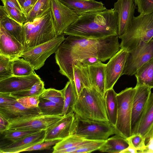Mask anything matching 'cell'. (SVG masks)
Listing matches in <instances>:
<instances>
[{
  "label": "cell",
  "instance_id": "cell-1",
  "mask_svg": "<svg viewBox=\"0 0 153 153\" xmlns=\"http://www.w3.org/2000/svg\"><path fill=\"white\" fill-rule=\"evenodd\" d=\"M118 38V35L96 39L68 36L55 53L59 72L69 80H74L75 61L96 57L105 62L120 49Z\"/></svg>",
  "mask_w": 153,
  "mask_h": 153
},
{
  "label": "cell",
  "instance_id": "cell-2",
  "mask_svg": "<svg viewBox=\"0 0 153 153\" xmlns=\"http://www.w3.org/2000/svg\"><path fill=\"white\" fill-rule=\"evenodd\" d=\"M117 22L113 8L88 13L79 16L63 34L91 39L117 35Z\"/></svg>",
  "mask_w": 153,
  "mask_h": 153
},
{
  "label": "cell",
  "instance_id": "cell-3",
  "mask_svg": "<svg viewBox=\"0 0 153 153\" xmlns=\"http://www.w3.org/2000/svg\"><path fill=\"white\" fill-rule=\"evenodd\" d=\"M24 52L49 41L57 35L51 8L23 25Z\"/></svg>",
  "mask_w": 153,
  "mask_h": 153
},
{
  "label": "cell",
  "instance_id": "cell-4",
  "mask_svg": "<svg viewBox=\"0 0 153 153\" xmlns=\"http://www.w3.org/2000/svg\"><path fill=\"white\" fill-rule=\"evenodd\" d=\"M76 117L84 120L109 122L104 96L93 87L84 88L73 109Z\"/></svg>",
  "mask_w": 153,
  "mask_h": 153
},
{
  "label": "cell",
  "instance_id": "cell-5",
  "mask_svg": "<svg viewBox=\"0 0 153 153\" xmlns=\"http://www.w3.org/2000/svg\"><path fill=\"white\" fill-rule=\"evenodd\" d=\"M153 17V12L149 14H140L134 17L131 25L126 33L119 38L121 39L120 49L128 52L136 47L141 42H148L153 39V28L148 25Z\"/></svg>",
  "mask_w": 153,
  "mask_h": 153
},
{
  "label": "cell",
  "instance_id": "cell-6",
  "mask_svg": "<svg viewBox=\"0 0 153 153\" xmlns=\"http://www.w3.org/2000/svg\"><path fill=\"white\" fill-rule=\"evenodd\" d=\"M136 88H127L117 94L118 109L115 134L127 139L131 135L132 109Z\"/></svg>",
  "mask_w": 153,
  "mask_h": 153
},
{
  "label": "cell",
  "instance_id": "cell-7",
  "mask_svg": "<svg viewBox=\"0 0 153 153\" xmlns=\"http://www.w3.org/2000/svg\"><path fill=\"white\" fill-rule=\"evenodd\" d=\"M76 117L75 134L86 139L106 140L110 136L115 134V126L109 122L84 120Z\"/></svg>",
  "mask_w": 153,
  "mask_h": 153
},
{
  "label": "cell",
  "instance_id": "cell-8",
  "mask_svg": "<svg viewBox=\"0 0 153 153\" xmlns=\"http://www.w3.org/2000/svg\"><path fill=\"white\" fill-rule=\"evenodd\" d=\"M65 38L63 34L56 38L23 53L21 57L28 61L34 70L40 69L47 59L56 52Z\"/></svg>",
  "mask_w": 153,
  "mask_h": 153
},
{
  "label": "cell",
  "instance_id": "cell-9",
  "mask_svg": "<svg viewBox=\"0 0 153 153\" xmlns=\"http://www.w3.org/2000/svg\"><path fill=\"white\" fill-rule=\"evenodd\" d=\"M153 58V39L148 42H140L128 55L122 75L132 76L143 64Z\"/></svg>",
  "mask_w": 153,
  "mask_h": 153
},
{
  "label": "cell",
  "instance_id": "cell-10",
  "mask_svg": "<svg viewBox=\"0 0 153 153\" xmlns=\"http://www.w3.org/2000/svg\"><path fill=\"white\" fill-rule=\"evenodd\" d=\"M64 116L39 115L9 120L7 130H47L61 119Z\"/></svg>",
  "mask_w": 153,
  "mask_h": 153
},
{
  "label": "cell",
  "instance_id": "cell-11",
  "mask_svg": "<svg viewBox=\"0 0 153 153\" xmlns=\"http://www.w3.org/2000/svg\"><path fill=\"white\" fill-rule=\"evenodd\" d=\"M136 91L134 97L131 119V135L137 133L139 124L151 94L150 87L135 86Z\"/></svg>",
  "mask_w": 153,
  "mask_h": 153
},
{
  "label": "cell",
  "instance_id": "cell-12",
  "mask_svg": "<svg viewBox=\"0 0 153 153\" xmlns=\"http://www.w3.org/2000/svg\"><path fill=\"white\" fill-rule=\"evenodd\" d=\"M128 52L120 49L106 64L105 91L113 88L122 76L126 61Z\"/></svg>",
  "mask_w": 153,
  "mask_h": 153
},
{
  "label": "cell",
  "instance_id": "cell-13",
  "mask_svg": "<svg viewBox=\"0 0 153 153\" xmlns=\"http://www.w3.org/2000/svg\"><path fill=\"white\" fill-rule=\"evenodd\" d=\"M77 119L74 112L65 115L46 130L45 141L62 140L75 134Z\"/></svg>",
  "mask_w": 153,
  "mask_h": 153
},
{
  "label": "cell",
  "instance_id": "cell-14",
  "mask_svg": "<svg viewBox=\"0 0 153 153\" xmlns=\"http://www.w3.org/2000/svg\"><path fill=\"white\" fill-rule=\"evenodd\" d=\"M51 9L58 36L63 34L79 16L59 0H52Z\"/></svg>",
  "mask_w": 153,
  "mask_h": 153
},
{
  "label": "cell",
  "instance_id": "cell-15",
  "mask_svg": "<svg viewBox=\"0 0 153 153\" xmlns=\"http://www.w3.org/2000/svg\"><path fill=\"white\" fill-rule=\"evenodd\" d=\"M114 7L117 14V35L119 38L131 26L137 8L134 0H117Z\"/></svg>",
  "mask_w": 153,
  "mask_h": 153
},
{
  "label": "cell",
  "instance_id": "cell-16",
  "mask_svg": "<svg viewBox=\"0 0 153 153\" xmlns=\"http://www.w3.org/2000/svg\"><path fill=\"white\" fill-rule=\"evenodd\" d=\"M41 80L35 73L26 76L13 75L0 81V93L10 94L27 90Z\"/></svg>",
  "mask_w": 153,
  "mask_h": 153
},
{
  "label": "cell",
  "instance_id": "cell-17",
  "mask_svg": "<svg viewBox=\"0 0 153 153\" xmlns=\"http://www.w3.org/2000/svg\"><path fill=\"white\" fill-rule=\"evenodd\" d=\"M23 52V45L0 25V54L13 60L21 57Z\"/></svg>",
  "mask_w": 153,
  "mask_h": 153
},
{
  "label": "cell",
  "instance_id": "cell-18",
  "mask_svg": "<svg viewBox=\"0 0 153 153\" xmlns=\"http://www.w3.org/2000/svg\"><path fill=\"white\" fill-rule=\"evenodd\" d=\"M46 130H42L21 140L0 147V153H18L36 144L45 141Z\"/></svg>",
  "mask_w": 153,
  "mask_h": 153
},
{
  "label": "cell",
  "instance_id": "cell-19",
  "mask_svg": "<svg viewBox=\"0 0 153 153\" xmlns=\"http://www.w3.org/2000/svg\"><path fill=\"white\" fill-rule=\"evenodd\" d=\"M137 133L145 138L146 146L153 140V93H151L149 100Z\"/></svg>",
  "mask_w": 153,
  "mask_h": 153
},
{
  "label": "cell",
  "instance_id": "cell-20",
  "mask_svg": "<svg viewBox=\"0 0 153 153\" xmlns=\"http://www.w3.org/2000/svg\"><path fill=\"white\" fill-rule=\"evenodd\" d=\"M79 16L90 12L107 9L102 2L94 0H59Z\"/></svg>",
  "mask_w": 153,
  "mask_h": 153
},
{
  "label": "cell",
  "instance_id": "cell-21",
  "mask_svg": "<svg viewBox=\"0 0 153 153\" xmlns=\"http://www.w3.org/2000/svg\"><path fill=\"white\" fill-rule=\"evenodd\" d=\"M0 114L7 120L20 117H25L41 114L39 107L26 108L17 101L7 106H0Z\"/></svg>",
  "mask_w": 153,
  "mask_h": 153
},
{
  "label": "cell",
  "instance_id": "cell-22",
  "mask_svg": "<svg viewBox=\"0 0 153 153\" xmlns=\"http://www.w3.org/2000/svg\"><path fill=\"white\" fill-rule=\"evenodd\" d=\"M91 87L104 96L105 91L106 64L101 61L88 66Z\"/></svg>",
  "mask_w": 153,
  "mask_h": 153
},
{
  "label": "cell",
  "instance_id": "cell-23",
  "mask_svg": "<svg viewBox=\"0 0 153 153\" xmlns=\"http://www.w3.org/2000/svg\"><path fill=\"white\" fill-rule=\"evenodd\" d=\"M74 81L77 96L85 87H91L88 66L82 64L79 60L75 61L73 64Z\"/></svg>",
  "mask_w": 153,
  "mask_h": 153
},
{
  "label": "cell",
  "instance_id": "cell-24",
  "mask_svg": "<svg viewBox=\"0 0 153 153\" xmlns=\"http://www.w3.org/2000/svg\"><path fill=\"white\" fill-rule=\"evenodd\" d=\"M0 25L23 45V25L9 17L4 6H0Z\"/></svg>",
  "mask_w": 153,
  "mask_h": 153
},
{
  "label": "cell",
  "instance_id": "cell-25",
  "mask_svg": "<svg viewBox=\"0 0 153 153\" xmlns=\"http://www.w3.org/2000/svg\"><path fill=\"white\" fill-rule=\"evenodd\" d=\"M64 98L62 115L73 112V109L78 97L74 80H69L62 89Z\"/></svg>",
  "mask_w": 153,
  "mask_h": 153
},
{
  "label": "cell",
  "instance_id": "cell-26",
  "mask_svg": "<svg viewBox=\"0 0 153 153\" xmlns=\"http://www.w3.org/2000/svg\"><path fill=\"white\" fill-rule=\"evenodd\" d=\"M117 94L112 88L107 90L104 96L109 122L114 126L117 123L118 109Z\"/></svg>",
  "mask_w": 153,
  "mask_h": 153
},
{
  "label": "cell",
  "instance_id": "cell-27",
  "mask_svg": "<svg viewBox=\"0 0 153 153\" xmlns=\"http://www.w3.org/2000/svg\"><path fill=\"white\" fill-rule=\"evenodd\" d=\"M129 145L126 139L116 134L106 140L98 150L102 152L120 153Z\"/></svg>",
  "mask_w": 153,
  "mask_h": 153
},
{
  "label": "cell",
  "instance_id": "cell-28",
  "mask_svg": "<svg viewBox=\"0 0 153 153\" xmlns=\"http://www.w3.org/2000/svg\"><path fill=\"white\" fill-rule=\"evenodd\" d=\"M134 74L137 80L136 86L153 88V58L141 66Z\"/></svg>",
  "mask_w": 153,
  "mask_h": 153
},
{
  "label": "cell",
  "instance_id": "cell-29",
  "mask_svg": "<svg viewBox=\"0 0 153 153\" xmlns=\"http://www.w3.org/2000/svg\"><path fill=\"white\" fill-rule=\"evenodd\" d=\"M92 140H87L74 134L63 139L53 147L52 153H56L58 151L71 148L76 146L89 142Z\"/></svg>",
  "mask_w": 153,
  "mask_h": 153
},
{
  "label": "cell",
  "instance_id": "cell-30",
  "mask_svg": "<svg viewBox=\"0 0 153 153\" xmlns=\"http://www.w3.org/2000/svg\"><path fill=\"white\" fill-rule=\"evenodd\" d=\"M38 107L41 115L48 116L62 115L64 106L59 105L39 96Z\"/></svg>",
  "mask_w": 153,
  "mask_h": 153
},
{
  "label": "cell",
  "instance_id": "cell-31",
  "mask_svg": "<svg viewBox=\"0 0 153 153\" xmlns=\"http://www.w3.org/2000/svg\"><path fill=\"white\" fill-rule=\"evenodd\" d=\"M41 130H7L1 134H2V139L6 141V143L0 146L16 142L29 135L35 133Z\"/></svg>",
  "mask_w": 153,
  "mask_h": 153
},
{
  "label": "cell",
  "instance_id": "cell-32",
  "mask_svg": "<svg viewBox=\"0 0 153 153\" xmlns=\"http://www.w3.org/2000/svg\"><path fill=\"white\" fill-rule=\"evenodd\" d=\"M12 68L14 76H26L35 73L32 66L23 58L19 57L12 60Z\"/></svg>",
  "mask_w": 153,
  "mask_h": 153
},
{
  "label": "cell",
  "instance_id": "cell-33",
  "mask_svg": "<svg viewBox=\"0 0 153 153\" xmlns=\"http://www.w3.org/2000/svg\"><path fill=\"white\" fill-rule=\"evenodd\" d=\"M45 89L44 82L41 80L29 89L11 93L9 94L17 99L25 97L39 96Z\"/></svg>",
  "mask_w": 153,
  "mask_h": 153
},
{
  "label": "cell",
  "instance_id": "cell-34",
  "mask_svg": "<svg viewBox=\"0 0 153 153\" xmlns=\"http://www.w3.org/2000/svg\"><path fill=\"white\" fill-rule=\"evenodd\" d=\"M51 1L52 0H38L27 16L26 22L40 16L51 8Z\"/></svg>",
  "mask_w": 153,
  "mask_h": 153
},
{
  "label": "cell",
  "instance_id": "cell-35",
  "mask_svg": "<svg viewBox=\"0 0 153 153\" xmlns=\"http://www.w3.org/2000/svg\"><path fill=\"white\" fill-rule=\"evenodd\" d=\"M39 97L64 106V98L62 90H59L52 88L45 89Z\"/></svg>",
  "mask_w": 153,
  "mask_h": 153
},
{
  "label": "cell",
  "instance_id": "cell-36",
  "mask_svg": "<svg viewBox=\"0 0 153 153\" xmlns=\"http://www.w3.org/2000/svg\"><path fill=\"white\" fill-rule=\"evenodd\" d=\"M12 63L9 57L0 54V81L13 76Z\"/></svg>",
  "mask_w": 153,
  "mask_h": 153
},
{
  "label": "cell",
  "instance_id": "cell-37",
  "mask_svg": "<svg viewBox=\"0 0 153 153\" xmlns=\"http://www.w3.org/2000/svg\"><path fill=\"white\" fill-rule=\"evenodd\" d=\"M106 140H93L88 143L75 146L76 151L74 153H90L99 150Z\"/></svg>",
  "mask_w": 153,
  "mask_h": 153
},
{
  "label": "cell",
  "instance_id": "cell-38",
  "mask_svg": "<svg viewBox=\"0 0 153 153\" xmlns=\"http://www.w3.org/2000/svg\"><path fill=\"white\" fill-rule=\"evenodd\" d=\"M129 146L137 149V153H145L146 146L145 138L139 133H137L126 139Z\"/></svg>",
  "mask_w": 153,
  "mask_h": 153
},
{
  "label": "cell",
  "instance_id": "cell-39",
  "mask_svg": "<svg viewBox=\"0 0 153 153\" xmlns=\"http://www.w3.org/2000/svg\"><path fill=\"white\" fill-rule=\"evenodd\" d=\"M138 12L143 15L149 14L153 12V0H134Z\"/></svg>",
  "mask_w": 153,
  "mask_h": 153
},
{
  "label": "cell",
  "instance_id": "cell-40",
  "mask_svg": "<svg viewBox=\"0 0 153 153\" xmlns=\"http://www.w3.org/2000/svg\"><path fill=\"white\" fill-rule=\"evenodd\" d=\"M8 16L15 21L23 25L27 21V17L22 12L18 10L3 5Z\"/></svg>",
  "mask_w": 153,
  "mask_h": 153
},
{
  "label": "cell",
  "instance_id": "cell-41",
  "mask_svg": "<svg viewBox=\"0 0 153 153\" xmlns=\"http://www.w3.org/2000/svg\"><path fill=\"white\" fill-rule=\"evenodd\" d=\"M39 96L23 97L17 99V101L24 107L29 108L38 107Z\"/></svg>",
  "mask_w": 153,
  "mask_h": 153
},
{
  "label": "cell",
  "instance_id": "cell-42",
  "mask_svg": "<svg viewBox=\"0 0 153 153\" xmlns=\"http://www.w3.org/2000/svg\"><path fill=\"white\" fill-rule=\"evenodd\" d=\"M61 140L56 139L45 141L26 149L23 150L22 152L49 149Z\"/></svg>",
  "mask_w": 153,
  "mask_h": 153
},
{
  "label": "cell",
  "instance_id": "cell-43",
  "mask_svg": "<svg viewBox=\"0 0 153 153\" xmlns=\"http://www.w3.org/2000/svg\"><path fill=\"white\" fill-rule=\"evenodd\" d=\"M17 101V99L11 96L9 94L0 93V106L11 105Z\"/></svg>",
  "mask_w": 153,
  "mask_h": 153
},
{
  "label": "cell",
  "instance_id": "cell-44",
  "mask_svg": "<svg viewBox=\"0 0 153 153\" xmlns=\"http://www.w3.org/2000/svg\"><path fill=\"white\" fill-rule=\"evenodd\" d=\"M38 0H27L23 4L21 7L23 13L26 17Z\"/></svg>",
  "mask_w": 153,
  "mask_h": 153
},
{
  "label": "cell",
  "instance_id": "cell-45",
  "mask_svg": "<svg viewBox=\"0 0 153 153\" xmlns=\"http://www.w3.org/2000/svg\"><path fill=\"white\" fill-rule=\"evenodd\" d=\"M3 5L16 9L23 12L22 8L18 0H1Z\"/></svg>",
  "mask_w": 153,
  "mask_h": 153
},
{
  "label": "cell",
  "instance_id": "cell-46",
  "mask_svg": "<svg viewBox=\"0 0 153 153\" xmlns=\"http://www.w3.org/2000/svg\"><path fill=\"white\" fill-rule=\"evenodd\" d=\"M80 61L83 65L88 66L96 64L100 60L97 57H91Z\"/></svg>",
  "mask_w": 153,
  "mask_h": 153
},
{
  "label": "cell",
  "instance_id": "cell-47",
  "mask_svg": "<svg viewBox=\"0 0 153 153\" xmlns=\"http://www.w3.org/2000/svg\"><path fill=\"white\" fill-rule=\"evenodd\" d=\"M9 125L7 120L0 114V133L1 134L7 130Z\"/></svg>",
  "mask_w": 153,
  "mask_h": 153
},
{
  "label": "cell",
  "instance_id": "cell-48",
  "mask_svg": "<svg viewBox=\"0 0 153 153\" xmlns=\"http://www.w3.org/2000/svg\"><path fill=\"white\" fill-rule=\"evenodd\" d=\"M137 153V149L129 145L126 149L122 151L120 153Z\"/></svg>",
  "mask_w": 153,
  "mask_h": 153
},
{
  "label": "cell",
  "instance_id": "cell-49",
  "mask_svg": "<svg viewBox=\"0 0 153 153\" xmlns=\"http://www.w3.org/2000/svg\"><path fill=\"white\" fill-rule=\"evenodd\" d=\"M148 26L150 28H153V17L151 22L149 24Z\"/></svg>",
  "mask_w": 153,
  "mask_h": 153
},
{
  "label": "cell",
  "instance_id": "cell-50",
  "mask_svg": "<svg viewBox=\"0 0 153 153\" xmlns=\"http://www.w3.org/2000/svg\"><path fill=\"white\" fill-rule=\"evenodd\" d=\"M151 142H152V143H153V140H152V141H151L150 142V143H151Z\"/></svg>",
  "mask_w": 153,
  "mask_h": 153
},
{
  "label": "cell",
  "instance_id": "cell-51",
  "mask_svg": "<svg viewBox=\"0 0 153 153\" xmlns=\"http://www.w3.org/2000/svg\"></svg>",
  "mask_w": 153,
  "mask_h": 153
}]
</instances>
